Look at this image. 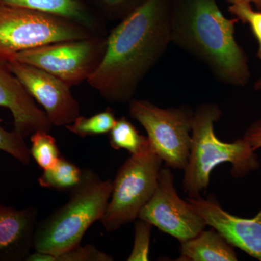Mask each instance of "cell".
Wrapping results in <instances>:
<instances>
[{
    "label": "cell",
    "mask_w": 261,
    "mask_h": 261,
    "mask_svg": "<svg viewBox=\"0 0 261 261\" xmlns=\"http://www.w3.org/2000/svg\"><path fill=\"white\" fill-rule=\"evenodd\" d=\"M171 1L146 0L108 34L102 62L87 83L108 102H129L167 50Z\"/></svg>",
    "instance_id": "6da1fadb"
},
{
    "label": "cell",
    "mask_w": 261,
    "mask_h": 261,
    "mask_svg": "<svg viewBox=\"0 0 261 261\" xmlns=\"http://www.w3.org/2000/svg\"><path fill=\"white\" fill-rule=\"evenodd\" d=\"M238 19L223 14L217 0H172L171 42L204 63L222 83H248V59L234 37Z\"/></svg>",
    "instance_id": "7a4b0ae2"
},
{
    "label": "cell",
    "mask_w": 261,
    "mask_h": 261,
    "mask_svg": "<svg viewBox=\"0 0 261 261\" xmlns=\"http://www.w3.org/2000/svg\"><path fill=\"white\" fill-rule=\"evenodd\" d=\"M222 116L218 105L205 102L194 113L192 142L188 162L185 168L183 190L190 198H198L210 183L211 172L221 163L231 165L234 178H243L260 167L255 151L245 139L233 142L220 140L214 123Z\"/></svg>",
    "instance_id": "3957f363"
},
{
    "label": "cell",
    "mask_w": 261,
    "mask_h": 261,
    "mask_svg": "<svg viewBox=\"0 0 261 261\" xmlns=\"http://www.w3.org/2000/svg\"><path fill=\"white\" fill-rule=\"evenodd\" d=\"M112 190L113 181H103L92 170L84 169L69 200L37 224L34 251L56 257L80 245L89 228L102 219Z\"/></svg>",
    "instance_id": "277c9868"
},
{
    "label": "cell",
    "mask_w": 261,
    "mask_h": 261,
    "mask_svg": "<svg viewBox=\"0 0 261 261\" xmlns=\"http://www.w3.org/2000/svg\"><path fill=\"white\" fill-rule=\"evenodd\" d=\"M97 35L66 19L34 10L0 4V61L50 44Z\"/></svg>",
    "instance_id": "5b68a950"
},
{
    "label": "cell",
    "mask_w": 261,
    "mask_h": 261,
    "mask_svg": "<svg viewBox=\"0 0 261 261\" xmlns=\"http://www.w3.org/2000/svg\"><path fill=\"white\" fill-rule=\"evenodd\" d=\"M162 163L150 145L143 152L132 154L122 165L113 181L111 200L99 221L106 231H116L138 218L157 188Z\"/></svg>",
    "instance_id": "8992f818"
},
{
    "label": "cell",
    "mask_w": 261,
    "mask_h": 261,
    "mask_svg": "<svg viewBox=\"0 0 261 261\" xmlns=\"http://www.w3.org/2000/svg\"><path fill=\"white\" fill-rule=\"evenodd\" d=\"M128 106L130 117L144 127L149 143L166 167L185 170L190 156L195 111L186 105L165 109L134 98Z\"/></svg>",
    "instance_id": "52a82bcc"
},
{
    "label": "cell",
    "mask_w": 261,
    "mask_h": 261,
    "mask_svg": "<svg viewBox=\"0 0 261 261\" xmlns=\"http://www.w3.org/2000/svg\"><path fill=\"white\" fill-rule=\"evenodd\" d=\"M107 36L44 44L19 53L13 60L45 70L71 87L87 82L97 69L106 53Z\"/></svg>",
    "instance_id": "ba28073f"
},
{
    "label": "cell",
    "mask_w": 261,
    "mask_h": 261,
    "mask_svg": "<svg viewBox=\"0 0 261 261\" xmlns=\"http://www.w3.org/2000/svg\"><path fill=\"white\" fill-rule=\"evenodd\" d=\"M138 218L177 239L180 243L197 236L207 226L188 202L178 197L174 176L168 168H161L157 188Z\"/></svg>",
    "instance_id": "9c48e42d"
},
{
    "label": "cell",
    "mask_w": 261,
    "mask_h": 261,
    "mask_svg": "<svg viewBox=\"0 0 261 261\" xmlns=\"http://www.w3.org/2000/svg\"><path fill=\"white\" fill-rule=\"evenodd\" d=\"M7 65L33 99L44 108L53 126L65 127L81 116L80 103L72 94L70 86L63 81L45 70L14 60L7 62Z\"/></svg>",
    "instance_id": "30bf717a"
},
{
    "label": "cell",
    "mask_w": 261,
    "mask_h": 261,
    "mask_svg": "<svg viewBox=\"0 0 261 261\" xmlns=\"http://www.w3.org/2000/svg\"><path fill=\"white\" fill-rule=\"evenodd\" d=\"M190 207L233 246L261 261V210L251 219L238 217L224 211L214 197L189 198Z\"/></svg>",
    "instance_id": "8fae6325"
},
{
    "label": "cell",
    "mask_w": 261,
    "mask_h": 261,
    "mask_svg": "<svg viewBox=\"0 0 261 261\" xmlns=\"http://www.w3.org/2000/svg\"><path fill=\"white\" fill-rule=\"evenodd\" d=\"M0 107L9 110L14 121V130L25 138L39 130L49 132L51 124L47 115L36 104L21 82L0 61Z\"/></svg>",
    "instance_id": "7c38bea8"
},
{
    "label": "cell",
    "mask_w": 261,
    "mask_h": 261,
    "mask_svg": "<svg viewBox=\"0 0 261 261\" xmlns=\"http://www.w3.org/2000/svg\"><path fill=\"white\" fill-rule=\"evenodd\" d=\"M38 211L0 205V261H22L30 255L37 226Z\"/></svg>",
    "instance_id": "4fadbf2b"
},
{
    "label": "cell",
    "mask_w": 261,
    "mask_h": 261,
    "mask_svg": "<svg viewBox=\"0 0 261 261\" xmlns=\"http://www.w3.org/2000/svg\"><path fill=\"white\" fill-rule=\"evenodd\" d=\"M0 4L66 19L97 35L108 34L106 20L101 18L85 0H0Z\"/></svg>",
    "instance_id": "5bb4252c"
},
{
    "label": "cell",
    "mask_w": 261,
    "mask_h": 261,
    "mask_svg": "<svg viewBox=\"0 0 261 261\" xmlns=\"http://www.w3.org/2000/svg\"><path fill=\"white\" fill-rule=\"evenodd\" d=\"M181 256L183 261H236V252L233 245L219 232L202 230L197 236L181 242Z\"/></svg>",
    "instance_id": "9a60e30c"
},
{
    "label": "cell",
    "mask_w": 261,
    "mask_h": 261,
    "mask_svg": "<svg viewBox=\"0 0 261 261\" xmlns=\"http://www.w3.org/2000/svg\"><path fill=\"white\" fill-rule=\"evenodd\" d=\"M82 173L83 170L61 156L55 166L44 170L38 181L44 188L70 192L80 184Z\"/></svg>",
    "instance_id": "2e32d148"
},
{
    "label": "cell",
    "mask_w": 261,
    "mask_h": 261,
    "mask_svg": "<svg viewBox=\"0 0 261 261\" xmlns=\"http://www.w3.org/2000/svg\"><path fill=\"white\" fill-rule=\"evenodd\" d=\"M109 140L110 145L113 149H126L132 154H140L150 147L148 137L140 135L124 116L117 119L109 132Z\"/></svg>",
    "instance_id": "e0dca14e"
},
{
    "label": "cell",
    "mask_w": 261,
    "mask_h": 261,
    "mask_svg": "<svg viewBox=\"0 0 261 261\" xmlns=\"http://www.w3.org/2000/svg\"><path fill=\"white\" fill-rule=\"evenodd\" d=\"M116 121L113 110L108 108L91 117L80 116L65 128L80 137H92L109 133Z\"/></svg>",
    "instance_id": "ac0fdd59"
},
{
    "label": "cell",
    "mask_w": 261,
    "mask_h": 261,
    "mask_svg": "<svg viewBox=\"0 0 261 261\" xmlns=\"http://www.w3.org/2000/svg\"><path fill=\"white\" fill-rule=\"evenodd\" d=\"M31 156L39 167L45 170L53 167L61 158L56 139L49 132L39 130L31 135Z\"/></svg>",
    "instance_id": "d6986e66"
},
{
    "label": "cell",
    "mask_w": 261,
    "mask_h": 261,
    "mask_svg": "<svg viewBox=\"0 0 261 261\" xmlns=\"http://www.w3.org/2000/svg\"><path fill=\"white\" fill-rule=\"evenodd\" d=\"M105 20L121 21L146 0H85Z\"/></svg>",
    "instance_id": "ffe728a7"
},
{
    "label": "cell",
    "mask_w": 261,
    "mask_h": 261,
    "mask_svg": "<svg viewBox=\"0 0 261 261\" xmlns=\"http://www.w3.org/2000/svg\"><path fill=\"white\" fill-rule=\"evenodd\" d=\"M228 12L243 24H249L258 43L257 56L261 61V11H255L246 0H228Z\"/></svg>",
    "instance_id": "44dd1931"
},
{
    "label": "cell",
    "mask_w": 261,
    "mask_h": 261,
    "mask_svg": "<svg viewBox=\"0 0 261 261\" xmlns=\"http://www.w3.org/2000/svg\"><path fill=\"white\" fill-rule=\"evenodd\" d=\"M0 118V150L13 156L19 162L28 165L31 161L30 149L25 138L16 130H7L1 125Z\"/></svg>",
    "instance_id": "7402d4cb"
},
{
    "label": "cell",
    "mask_w": 261,
    "mask_h": 261,
    "mask_svg": "<svg viewBox=\"0 0 261 261\" xmlns=\"http://www.w3.org/2000/svg\"><path fill=\"white\" fill-rule=\"evenodd\" d=\"M152 225L140 219L135 224V243L128 261H147L149 258V241Z\"/></svg>",
    "instance_id": "603a6c76"
},
{
    "label": "cell",
    "mask_w": 261,
    "mask_h": 261,
    "mask_svg": "<svg viewBox=\"0 0 261 261\" xmlns=\"http://www.w3.org/2000/svg\"><path fill=\"white\" fill-rule=\"evenodd\" d=\"M56 261H111L113 257L100 251L92 245L72 249L56 257Z\"/></svg>",
    "instance_id": "cb8c5ba5"
},
{
    "label": "cell",
    "mask_w": 261,
    "mask_h": 261,
    "mask_svg": "<svg viewBox=\"0 0 261 261\" xmlns=\"http://www.w3.org/2000/svg\"><path fill=\"white\" fill-rule=\"evenodd\" d=\"M243 138L248 142L254 151L261 148V120L250 125L245 132Z\"/></svg>",
    "instance_id": "d4e9b609"
},
{
    "label": "cell",
    "mask_w": 261,
    "mask_h": 261,
    "mask_svg": "<svg viewBox=\"0 0 261 261\" xmlns=\"http://www.w3.org/2000/svg\"><path fill=\"white\" fill-rule=\"evenodd\" d=\"M27 261H56V256L51 254L44 253V252L35 251L34 253H30L28 257L25 259Z\"/></svg>",
    "instance_id": "484cf974"
},
{
    "label": "cell",
    "mask_w": 261,
    "mask_h": 261,
    "mask_svg": "<svg viewBox=\"0 0 261 261\" xmlns=\"http://www.w3.org/2000/svg\"><path fill=\"white\" fill-rule=\"evenodd\" d=\"M225 1L227 2L228 0H225ZM246 1L255 5L257 10H261V0H246Z\"/></svg>",
    "instance_id": "4316f807"
},
{
    "label": "cell",
    "mask_w": 261,
    "mask_h": 261,
    "mask_svg": "<svg viewBox=\"0 0 261 261\" xmlns=\"http://www.w3.org/2000/svg\"><path fill=\"white\" fill-rule=\"evenodd\" d=\"M254 88L256 89V90H261V78L255 82Z\"/></svg>",
    "instance_id": "83f0119b"
}]
</instances>
